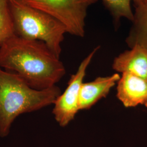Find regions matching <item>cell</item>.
Here are the masks:
<instances>
[{"label": "cell", "mask_w": 147, "mask_h": 147, "mask_svg": "<svg viewBox=\"0 0 147 147\" xmlns=\"http://www.w3.org/2000/svg\"><path fill=\"white\" fill-rule=\"evenodd\" d=\"M59 58L45 42L16 34L0 45V68L37 90L56 86L64 76L65 69Z\"/></svg>", "instance_id": "cell-1"}, {"label": "cell", "mask_w": 147, "mask_h": 147, "mask_svg": "<svg viewBox=\"0 0 147 147\" xmlns=\"http://www.w3.org/2000/svg\"><path fill=\"white\" fill-rule=\"evenodd\" d=\"M61 93L56 85L43 90L33 89L16 75L0 68V137L9 134L18 116L53 104Z\"/></svg>", "instance_id": "cell-2"}, {"label": "cell", "mask_w": 147, "mask_h": 147, "mask_svg": "<svg viewBox=\"0 0 147 147\" xmlns=\"http://www.w3.org/2000/svg\"><path fill=\"white\" fill-rule=\"evenodd\" d=\"M15 34L42 41L60 58L65 27L51 16L27 5L22 0H9Z\"/></svg>", "instance_id": "cell-3"}, {"label": "cell", "mask_w": 147, "mask_h": 147, "mask_svg": "<svg viewBox=\"0 0 147 147\" xmlns=\"http://www.w3.org/2000/svg\"><path fill=\"white\" fill-rule=\"evenodd\" d=\"M61 22L67 33L84 37L88 9L98 0H22Z\"/></svg>", "instance_id": "cell-4"}, {"label": "cell", "mask_w": 147, "mask_h": 147, "mask_svg": "<svg viewBox=\"0 0 147 147\" xmlns=\"http://www.w3.org/2000/svg\"><path fill=\"white\" fill-rule=\"evenodd\" d=\"M99 47H95L79 65L76 73L71 76L65 90L55 101L53 113L59 126L65 127L73 120L79 109L80 94L87 69Z\"/></svg>", "instance_id": "cell-5"}, {"label": "cell", "mask_w": 147, "mask_h": 147, "mask_svg": "<svg viewBox=\"0 0 147 147\" xmlns=\"http://www.w3.org/2000/svg\"><path fill=\"white\" fill-rule=\"evenodd\" d=\"M117 96L125 107L145 106L147 102V79L133 74L122 73L117 82Z\"/></svg>", "instance_id": "cell-6"}, {"label": "cell", "mask_w": 147, "mask_h": 147, "mask_svg": "<svg viewBox=\"0 0 147 147\" xmlns=\"http://www.w3.org/2000/svg\"><path fill=\"white\" fill-rule=\"evenodd\" d=\"M130 48L114 59L112 68L121 74H133L147 79V44L136 43Z\"/></svg>", "instance_id": "cell-7"}, {"label": "cell", "mask_w": 147, "mask_h": 147, "mask_svg": "<svg viewBox=\"0 0 147 147\" xmlns=\"http://www.w3.org/2000/svg\"><path fill=\"white\" fill-rule=\"evenodd\" d=\"M121 78L118 73L99 77L94 80L84 82L80 90L79 109L89 110L100 99L105 98Z\"/></svg>", "instance_id": "cell-8"}, {"label": "cell", "mask_w": 147, "mask_h": 147, "mask_svg": "<svg viewBox=\"0 0 147 147\" xmlns=\"http://www.w3.org/2000/svg\"><path fill=\"white\" fill-rule=\"evenodd\" d=\"M134 20L126 39L129 47L136 43L147 45V0L135 6Z\"/></svg>", "instance_id": "cell-9"}, {"label": "cell", "mask_w": 147, "mask_h": 147, "mask_svg": "<svg viewBox=\"0 0 147 147\" xmlns=\"http://www.w3.org/2000/svg\"><path fill=\"white\" fill-rule=\"evenodd\" d=\"M116 22L124 18L132 22L134 14L132 10V2L135 6L140 5L145 0H102Z\"/></svg>", "instance_id": "cell-10"}, {"label": "cell", "mask_w": 147, "mask_h": 147, "mask_svg": "<svg viewBox=\"0 0 147 147\" xmlns=\"http://www.w3.org/2000/svg\"><path fill=\"white\" fill-rule=\"evenodd\" d=\"M15 35L9 0H0V45Z\"/></svg>", "instance_id": "cell-11"}, {"label": "cell", "mask_w": 147, "mask_h": 147, "mask_svg": "<svg viewBox=\"0 0 147 147\" xmlns=\"http://www.w3.org/2000/svg\"><path fill=\"white\" fill-rule=\"evenodd\" d=\"M145 106H146V107H147V103H146V105H145Z\"/></svg>", "instance_id": "cell-12"}]
</instances>
